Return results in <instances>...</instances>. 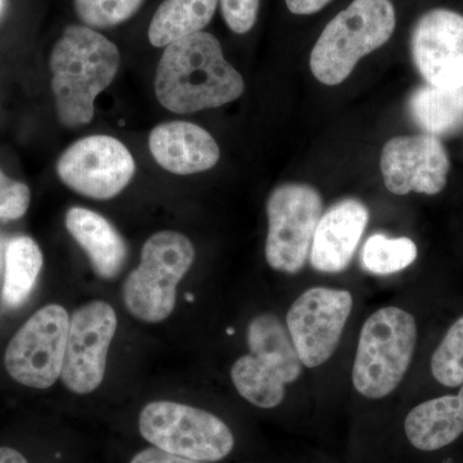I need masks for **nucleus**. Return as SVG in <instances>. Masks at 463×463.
Segmentation results:
<instances>
[{
  "label": "nucleus",
  "mask_w": 463,
  "mask_h": 463,
  "mask_svg": "<svg viewBox=\"0 0 463 463\" xmlns=\"http://www.w3.org/2000/svg\"><path fill=\"white\" fill-rule=\"evenodd\" d=\"M414 448L425 452L441 449L463 434V385L457 395L431 399L414 407L404 422Z\"/></svg>",
  "instance_id": "nucleus-18"
},
{
  "label": "nucleus",
  "mask_w": 463,
  "mask_h": 463,
  "mask_svg": "<svg viewBox=\"0 0 463 463\" xmlns=\"http://www.w3.org/2000/svg\"><path fill=\"white\" fill-rule=\"evenodd\" d=\"M225 24L232 32L249 33L257 23L260 0H219Z\"/></svg>",
  "instance_id": "nucleus-26"
},
{
  "label": "nucleus",
  "mask_w": 463,
  "mask_h": 463,
  "mask_svg": "<svg viewBox=\"0 0 463 463\" xmlns=\"http://www.w3.org/2000/svg\"><path fill=\"white\" fill-rule=\"evenodd\" d=\"M431 373L448 388L463 385V317L453 323L432 354Z\"/></svg>",
  "instance_id": "nucleus-23"
},
{
  "label": "nucleus",
  "mask_w": 463,
  "mask_h": 463,
  "mask_svg": "<svg viewBox=\"0 0 463 463\" xmlns=\"http://www.w3.org/2000/svg\"><path fill=\"white\" fill-rule=\"evenodd\" d=\"M219 0H164L148 27V41L163 48L201 33L214 17Z\"/></svg>",
  "instance_id": "nucleus-19"
},
{
  "label": "nucleus",
  "mask_w": 463,
  "mask_h": 463,
  "mask_svg": "<svg viewBox=\"0 0 463 463\" xmlns=\"http://www.w3.org/2000/svg\"><path fill=\"white\" fill-rule=\"evenodd\" d=\"M352 307V294L345 289L313 288L295 300L286 322L304 367H318L334 355Z\"/></svg>",
  "instance_id": "nucleus-11"
},
{
  "label": "nucleus",
  "mask_w": 463,
  "mask_h": 463,
  "mask_svg": "<svg viewBox=\"0 0 463 463\" xmlns=\"http://www.w3.org/2000/svg\"><path fill=\"white\" fill-rule=\"evenodd\" d=\"M5 272L2 298L14 309L29 298L43 268V252L38 243L27 236L14 237L5 248Z\"/></svg>",
  "instance_id": "nucleus-21"
},
{
  "label": "nucleus",
  "mask_w": 463,
  "mask_h": 463,
  "mask_svg": "<svg viewBox=\"0 0 463 463\" xmlns=\"http://www.w3.org/2000/svg\"><path fill=\"white\" fill-rule=\"evenodd\" d=\"M115 43L88 26H67L52 50V90L58 121L78 129L93 120L97 97L114 81L120 67Z\"/></svg>",
  "instance_id": "nucleus-2"
},
{
  "label": "nucleus",
  "mask_w": 463,
  "mask_h": 463,
  "mask_svg": "<svg viewBox=\"0 0 463 463\" xmlns=\"http://www.w3.org/2000/svg\"><path fill=\"white\" fill-rule=\"evenodd\" d=\"M331 0H286L288 11L294 14L307 16L321 11Z\"/></svg>",
  "instance_id": "nucleus-28"
},
{
  "label": "nucleus",
  "mask_w": 463,
  "mask_h": 463,
  "mask_svg": "<svg viewBox=\"0 0 463 463\" xmlns=\"http://www.w3.org/2000/svg\"><path fill=\"white\" fill-rule=\"evenodd\" d=\"M118 328L114 307L94 300L70 318L61 380L75 394H90L105 379L108 354Z\"/></svg>",
  "instance_id": "nucleus-12"
},
{
  "label": "nucleus",
  "mask_w": 463,
  "mask_h": 463,
  "mask_svg": "<svg viewBox=\"0 0 463 463\" xmlns=\"http://www.w3.org/2000/svg\"><path fill=\"white\" fill-rule=\"evenodd\" d=\"M70 317L65 307H43L9 341L5 370L21 385L48 389L56 383L65 361Z\"/></svg>",
  "instance_id": "nucleus-9"
},
{
  "label": "nucleus",
  "mask_w": 463,
  "mask_h": 463,
  "mask_svg": "<svg viewBox=\"0 0 463 463\" xmlns=\"http://www.w3.org/2000/svg\"><path fill=\"white\" fill-rule=\"evenodd\" d=\"M58 178L70 190L93 200H111L129 185L136 161L123 142L114 137H85L61 154Z\"/></svg>",
  "instance_id": "nucleus-10"
},
{
  "label": "nucleus",
  "mask_w": 463,
  "mask_h": 463,
  "mask_svg": "<svg viewBox=\"0 0 463 463\" xmlns=\"http://www.w3.org/2000/svg\"><path fill=\"white\" fill-rule=\"evenodd\" d=\"M395 24L390 0H354L332 18L313 47L309 63L317 80L343 83L358 61L388 43Z\"/></svg>",
  "instance_id": "nucleus-3"
},
{
  "label": "nucleus",
  "mask_w": 463,
  "mask_h": 463,
  "mask_svg": "<svg viewBox=\"0 0 463 463\" xmlns=\"http://www.w3.org/2000/svg\"><path fill=\"white\" fill-rule=\"evenodd\" d=\"M194 245L174 231L152 234L141 252V263L127 277L123 297L130 315L146 323H160L172 315L176 288L194 261Z\"/></svg>",
  "instance_id": "nucleus-6"
},
{
  "label": "nucleus",
  "mask_w": 463,
  "mask_h": 463,
  "mask_svg": "<svg viewBox=\"0 0 463 463\" xmlns=\"http://www.w3.org/2000/svg\"><path fill=\"white\" fill-rule=\"evenodd\" d=\"M411 53L426 84L443 90L463 87V16L446 8L419 18L411 35Z\"/></svg>",
  "instance_id": "nucleus-14"
},
{
  "label": "nucleus",
  "mask_w": 463,
  "mask_h": 463,
  "mask_svg": "<svg viewBox=\"0 0 463 463\" xmlns=\"http://www.w3.org/2000/svg\"><path fill=\"white\" fill-rule=\"evenodd\" d=\"M139 431L158 449L197 461H221L234 447L227 423L207 411L176 402L146 405L139 414Z\"/></svg>",
  "instance_id": "nucleus-7"
},
{
  "label": "nucleus",
  "mask_w": 463,
  "mask_h": 463,
  "mask_svg": "<svg viewBox=\"0 0 463 463\" xmlns=\"http://www.w3.org/2000/svg\"><path fill=\"white\" fill-rule=\"evenodd\" d=\"M267 214V263L279 272H300L323 215L321 194L312 185L286 183L270 194Z\"/></svg>",
  "instance_id": "nucleus-8"
},
{
  "label": "nucleus",
  "mask_w": 463,
  "mask_h": 463,
  "mask_svg": "<svg viewBox=\"0 0 463 463\" xmlns=\"http://www.w3.org/2000/svg\"><path fill=\"white\" fill-rule=\"evenodd\" d=\"M32 201L25 183L14 181L0 169V221H16L26 214Z\"/></svg>",
  "instance_id": "nucleus-25"
},
{
  "label": "nucleus",
  "mask_w": 463,
  "mask_h": 463,
  "mask_svg": "<svg viewBox=\"0 0 463 463\" xmlns=\"http://www.w3.org/2000/svg\"><path fill=\"white\" fill-rule=\"evenodd\" d=\"M227 334L228 335H233L234 334L233 328H232V327L228 328Z\"/></svg>",
  "instance_id": "nucleus-31"
},
{
  "label": "nucleus",
  "mask_w": 463,
  "mask_h": 463,
  "mask_svg": "<svg viewBox=\"0 0 463 463\" xmlns=\"http://www.w3.org/2000/svg\"><path fill=\"white\" fill-rule=\"evenodd\" d=\"M145 0H74L79 20L90 29H109L132 18Z\"/></svg>",
  "instance_id": "nucleus-24"
},
{
  "label": "nucleus",
  "mask_w": 463,
  "mask_h": 463,
  "mask_svg": "<svg viewBox=\"0 0 463 463\" xmlns=\"http://www.w3.org/2000/svg\"><path fill=\"white\" fill-rule=\"evenodd\" d=\"M187 298H188V301H194V297H192L191 294H188Z\"/></svg>",
  "instance_id": "nucleus-32"
},
{
  "label": "nucleus",
  "mask_w": 463,
  "mask_h": 463,
  "mask_svg": "<svg viewBox=\"0 0 463 463\" xmlns=\"http://www.w3.org/2000/svg\"><path fill=\"white\" fill-rule=\"evenodd\" d=\"M368 221L370 212L361 201L345 199L331 206L317 225L309 254L312 267L323 273L345 270Z\"/></svg>",
  "instance_id": "nucleus-15"
},
{
  "label": "nucleus",
  "mask_w": 463,
  "mask_h": 463,
  "mask_svg": "<svg viewBox=\"0 0 463 463\" xmlns=\"http://www.w3.org/2000/svg\"><path fill=\"white\" fill-rule=\"evenodd\" d=\"M248 345L250 354L232 365V383L249 403L270 410L282 403L286 385L301 376L304 365L288 328L272 313L252 319Z\"/></svg>",
  "instance_id": "nucleus-4"
},
{
  "label": "nucleus",
  "mask_w": 463,
  "mask_h": 463,
  "mask_svg": "<svg viewBox=\"0 0 463 463\" xmlns=\"http://www.w3.org/2000/svg\"><path fill=\"white\" fill-rule=\"evenodd\" d=\"M417 343L416 319L397 307L373 313L362 327L353 383L368 399L388 397L404 379Z\"/></svg>",
  "instance_id": "nucleus-5"
},
{
  "label": "nucleus",
  "mask_w": 463,
  "mask_h": 463,
  "mask_svg": "<svg viewBox=\"0 0 463 463\" xmlns=\"http://www.w3.org/2000/svg\"><path fill=\"white\" fill-rule=\"evenodd\" d=\"M0 463H29L26 457L14 448L0 447Z\"/></svg>",
  "instance_id": "nucleus-29"
},
{
  "label": "nucleus",
  "mask_w": 463,
  "mask_h": 463,
  "mask_svg": "<svg viewBox=\"0 0 463 463\" xmlns=\"http://www.w3.org/2000/svg\"><path fill=\"white\" fill-rule=\"evenodd\" d=\"M417 246L407 237L390 239L385 234H373L362 250L364 269L380 276L401 272L414 263Z\"/></svg>",
  "instance_id": "nucleus-22"
},
{
  "label": "nucleus",
  "mask_w": 463,
  "mask_h": 463,
  "mask_svg": "<svg viewBox=\"0 0 463 463\" xmlns=\"http://www.w3.org/2000/svg\"><path fill=\"white\" fill-rule=\"evenodd\" d=\"M417 127L430 136L448 137L463 128V87L443 90L430 84L417 88L408 102Z\"/></svg>",
  "instance_id": "nucleus-20"
},
{
  "label": "nucleus",
  "mask_w": 463,
  "mask_h": 463,
  "mask_svg": "<svg viewBox=\"0 0 463 463\" xmlns=\"http://www.w3.org/2000/svg\"><path fill=\"white\" fill-rule=\"evenodd\" d=\"M380 166L392 194L434 196L446 188L450 163L440 139L425 133L390 139L381 154Z\"/></svg>",
  "instance_id": "nucleus-13"
},
{
  "label": "nucleus",
  "mask_w": 463,
  "mask_h": 463,
  "mask_svg": "<svg viewBox=\"0 0 463 463\" xmlns=\"http://www.w3.org/2000/svg\"><path fill=\"white\" fill-rule=\"evenodd\" d=\"M5 0H0V14H2L3 9H5Z\"/></svg>",
  "instance_id": "nucleus-30"
},
{
  "label": "nucleus",
  "mask_w": 463,
  "mask_h": 463,
  "mask_svg": "<svg viewBox=\"0 0 463 463\" xmlns=\"http://www.w3.org/2000/svg\"><path fill=\"white\" fill-rule=\"evenodd\" d=\"M243 91L242 76L225 60L218 39L205 32L167 45L155 76L157 100L174 114L221 108Z\"/></svg>",
  "instance_id": "nucleus-1"
},
{
  "label": "nucleus",
  "mask_w": 463,
  "mask_h": 463,
  "mask_svg": "<svg viewBox=\"0 0 463 463\" xmlns=\"http://www.w3.org/2000/svg\"><path fill=\"white\" fill-rule=\"evenodd\" d=\"M148 146L158 165L176 175L206 172L221 157L212 134L190 121L157 125L149 134Z\"/></svg>",
  "instance_id": "nucleus-16"
},
{
  "label": "nucleus",
  "mask_w": 463,
  "mask_h": 463,
  "mask_svg": "<svg viewBox=\"0 0 463 463\" xmlns=\"http://www.w3.org/2000/svg\"><path fill=\"white\" fill-rule=\"evenodd\" d=\"M130 463H209L187 458V457L172 455L156 447L146 448L133 457Z\"/></svg>",
  "instance_id": "nucleus-27"
},
{
  "label": "nucleus",
  "mask_w": 463,
  "mask_h": 463,
  "mask_svg": "<svg viewBox=\"0 0 463 463\" xmlns=\"http://www.w3.org/2000/svg\"><path fill=\"white\" fill-rule=\"evenodd\" d=\"M65 223L87 252L94 273L102 279H115L128 258L127 243L115 225L99 213L79 206L67 210Z\"/></svg>",
  "instance_id": "nucleus-17"
}]
</instances>
